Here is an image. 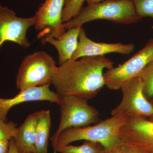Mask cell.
Segmentation results:
<instances>
[{
    "label": "cell",
    "mask_w": 153,
    "mask_h": 153,
    "mask_svg": "<svg viewBox=\"0 0 153 153\" xmlns=\"http://www.w3.org/2000/svg\"><path fill=\"white\" fill-rule=\"evenodd\" d=\"M105 56L81 57L57 67L51 84L59 96L74 95L92 99L105 85L103 71L114 67Z\"/></svg>",
    "instance_id": "6da1fadb"
},
{
    "label": "cell",
    "mask_w": 153,
    "mask_h": 153,
    "mask_svg": "<svg viewBox=\"0 0 153 153\" xmlns=\"http://www.w3.org/2000/svg\"><path fill=\"white\" fill-rule=\"evenodd\" d=\"M128 119L112 116L93 126L71 128L51 137L53 150L56 153L60 148L76 141L84 140L101 144L106 153L118 152L122 146L120 131Z\"/></svg>",
    "instance_id": "7a4b0ae2"
},
{
    "label": "cell",
    "mask_w": 153,
    "mask_h": 153,
    "mask_svg": "<svg viewBox=\"0 0 153 153\" xmlns=\"http://www.w3.org/2000/svg\"><path fill=\"white\" fill-rule=\"evenodd\" d=\"M142 19L137 14L130 0H106L88 4L76 17L64 23V27L67 30L82 27L88 22L97 20L128 25L137 23Z\"/></svg>",
    "instance_id": "3957f363"
},
{
    "label": "cell",
    "mask_w": 153,
    "mask_h": 153,
    "mask_svg": "<svg viewBox=\"0 0 153 153\" xmlns=\"http://www.w3.org/2000/svg\"><path fill=\"white\" fill-rule=\"evenodd\" d=\"M53 57L44 51L29 54L23 59L16 76V85L20 91L50 85L57 68Z\"/></svg>",
    "instance_id": "277c9868"
},
{
    "label": "cell",
    "mask_w": 153,
    "mask_h": 153,
    "mask_svg": "<svg viewBox=\"0 0 153 153\" xmlns=\"http://www.w3.org/2000/svg\"><path fill=\"white\" fill-rule=\"evenodd\" d=\"M60 123L53 136L64 130L80 128L98 123L101 120L98 111L88 103V100L74 95L60 96Z\"/></svg>",
    "instance_id": "5b68a950"
},
{
    "label": "cell",
    "mask_w": 153,
    "mask_h": 153,
    "mask_svg": "<svg viewBox=\"0 0 153 153\" xmlns=\"http://www.w3.org/2000/svg\"><path fill=\"white\" fill-rule=\"evenodd\" d=\"M122 99L112 110V116L132 118L153 117V105L144 92L140 76H136L126 82L120 88Z\"/></svg>",
    "instance_id": "8992f818"
},
{
    "label": "cell",
    "mask_w": 153,
    "mask_h": 153,
    "mask_svg": "<svg viewBox=\"0 0 153 153\" xmlns=\"http://www.w3.org/2000/svg\"><path fill=\"white\" fill-rule=\"evenodd\" d=\"M153 61V38L128 60L103 73L105 85L110 90H117L128 81L139 76L143 69Z\"/></svg>",
    "instance_id": "52a82bcc"
},
{
    "label": "cell",
    "mask_w": 153,
    "mask_h": 153,
    "mask_svg": "<svg viewBox=\"0 0 153 153\" xmlns=\"http://www.w3.org/2000/svg\"><path fill=\"white\" fill-rule=\"evenodd\" d=\"M66 0H45L35 15L37 38L42 44L49 38L57 39L66 32L62 22V13Z\"/></svg>",
    "instance_id": "ba28073f"
},
{
    "label": "cell",
    "mask_w": 153,
    "mask_h": 153,
    "mask_svg": "<svg viewBox=\"0 0 153 153\" xmlns=\"http://www.w3.org/2000/svg\"><path fill=\"white\" fill-rule=\"evenodd\" d=\"M36 22L35 15L29 18L19 17L13 10L0 4V48L6 41L29 48L31 44L27 38V31L35 26Z\"/></svg>",
    "instance_id": "9c48e42d"
},
{
    "label": "cell",
    "mask_w": 153,
    "mask_h": 153,
    "mask_svg": "<svg viewBox=\"0 0 153 153\" xmlns=\"http://www.w3.org/2000/svg\"><path fill=\"white\" fill-rule=\"evenodd\" d=\"M122 144L142 153H153V120L145 118L128 119L119 134Z\"/></svg>",
    "instance_id": "30bf717a"
},
{
    "label": "cell",
    "mask_w": 153,
    "mask_h": 153,
    "mask_svg": "<svg viewBox=\"0 0 153 153\" xmlns=\"http://www.w3.org/2000/svg\"><path fill=\"white\" fill-rule=\"evenodd\" d=\"M134 49V45L133 44L94 42L87 37L85 30L82 27L79 33L77 48L69 60H78L84 57L105 56L106 54L111 53L128 55L133 52Z\"/></svg>",
    "instance_id": "8fae6325"
},
{
    "label": "cell",
    "mask_w": 153,
    "mask_h": 153,
    "mask_svg": "<svg viewBox=\"0 0 153 153\" xmlns=\"http://www.w3.org/2000/svg\"><path fill=\"white\" fill-rule=\"evenodd\" d=\"M49 85L48 84L20 91L19 93L13 98L0 97V120L7 121V115L10 110L24 102L47 101L58 104L60 96L50 90Z\"/></svg>",
    "instance_id": "7c38bea8"
},
{
    "label": "cell",
    "mask_w": 153,
    "mask_h": 153,
    "mask_svg": "<svg viewBox=\"0 0 153 153\" xmlns=\"http://www.w3.org/2000/svg\"><path fill=\"white\" fill-rule=\"evenodd\" d=\"M81 28L78 27L68 29L57 39L49 38L44 41V44L49 43L57 49L59 66L71 60L74 55L78 45Z\"/></svg>",
    "instance_id": "4fadbf2b"
},
{
    "label": "cell",
    "mask_w": 153,
    "mask_h": 153,
    "mask_svg": "<svg viewBox=\"0 0 153 153\" xmlns=\"http://www.w3.org/2000/svg\"><path fill=\"white\" fill-rule=\"evenodd\" d=\"M36 113H33L17 127L13 139L19 153H36Z\"/></svg>",
    "instance_id": "5bb4252c"
},
{
    "label": "cell",
    "mask_w": 153,
    "mask_h": 153,
    "mask_svg": "<svg viewBox=\"0 0 153 153\" xmlns=\"http://www.w3.org/2000/svg\"><path fill=\"white\" fill-rule=\"evenodd\" d=\"M36 116V153H47L51 116L49 110L35 112Z\"/></svg>",
    "instance_id": "9a60e30c"
},
{
    "label": "cell",
    "mask_w": 153,
    "mask_h": 153,
    "mask_svg": "<svg viewBox=\"0 0 153 153\" xmlns=\"http://www.w3.org/2000/svg\"><path fill=\"white\" fill-rule=\"evenodd\" d=\"M61 153H106L103 146L98 143L85 141L79 146L68 145L57 150Z\"/></svg>",
    "instance_id": "2e32d148"
},
{
    "label": "cell",
    "mask_w": 153,
    "mask_h": 153,
    "mask_svg": "<svg viewBox=\"0 0 153 153\" xmlns=\"http://www.w3.org/2000/svg\"><path fill=\"white\" fill-rule=\"evenodd\" d=\"M86 0H66L63 13L62 22L66 23L76 16L82 8Z\"/></svg>",
    "instance_id": "e0dca14e"
},
{
    "label": "cell",
    "mask_w": 153,
    "mask_h": 153,
    "mask_svg": "<svg viewBox=\"0 0 153 153\" xmlns=\"http://www.w3.org/2000/svg\"><path fill=\"white\" fill-rule=\"evenodd\" d=\"M139 76L143 84L144 92L146 97H153V61L141 72Z\"/></svg>",
    "instance_id": "ac0fdd59"
},
{
    "label": "cell",
    "mask_w": 153,
    "mask_h": 153,
    "mask_svg": "<svg viewBox=\"0 0 153 153\" xmlns=\"http://www.w3.org/2000/svg\"><path fill=\"white\" fill-rule=\"evenodd\" d=\"M138 16L143 19L150 17L153 19V0H130Z\"/></svg>",
    "instance_id": "d6986e66"
},
{
    "label": "cell",
    "mask_w": 153,
    "mask_h": 153,
    "mask_svg": "<svg viewBox=\"0 0 153 153\" xmlns=\"http://www.w3.org/2000/svg\"><path fill=\"white\" fill-rule=\"evenodd\" d=\"M17 128V124L13 121L7 122L0 120V142L13 138Z\"/></svg>",
    "instance_id": "ffe728a7"
},
{
    "label": "cell",
    "mask_w": 153,
    "mask_h": 153,
    "mask_svg": "<svg viewBox=\"0 0 153 153\" xmlns=\"http://www.w3.org/2000/svg\"><path fill=\"white\" fill-rule=\"evenodd\" d=\"M10 140L0 142V153H8Z\"/></svg>",
    "instance_id": "44dd1931"
},
{
    "label": "cell",
    "mask_w": 153,
    "mask_h": 153,
    "mask_svg": "<svg viewBox=\"0 0 153 153\" xmlns=\"http://www.w3.org/2000/svg\"><path fill=\"white\" fill-rule=\"evenodd\" d=\"M120 151L122 153H142L132 148L123 144L121 146Z\"/></svg>",
    "instance_id": "7402d4cb"
},
{
    "label": "cell",
    "mask_w": 153,
    "mask_h": 153,
    "mask_svg": "<svg viewBox=\"0 0 153 153\" xmlns=\"http://www.w3.org/2000/svg\"><path fill=\"white\" fill-rule=\"evenodd\" d=\"M8 153H19L14 144V140L13 138L10 140Z\"/></svg>",
    "instance_id": "603a6c76"
},
{
    "label": "cell",
    "mask_w": 153,
    "mask_h": 153,
    "mask_svg": "<svg viewBox=\"0 0 153 153\" xmlns=\"http://www.w3.org/2000/svg\"><path fill=\"white\" fill-rule=\"evenodd\" d=\"M104 1H106V0H86L85 1L87 2L88 4H94V3L100 2Z\"/></svg>",
    "instance_id": "cb8c5ba5"
},
{
    "label": "cell",
    "mask_w": 153,
    "mask_h": 153,
    "mask_svg": "<svg viewBox=\"0 0 153 153\" xmlns=\"http://www.w3.org/2000/svg\"><path fill=\"white\" fill-rule=\"evenodd\" d=\"M113 153H122L120 151H118V152H114Z\"/></svg>",
    "instance_id": "d4e9b609"
},
{
    "label": "cell",
    "mask_w": 153,
    "mask_h": 153,
    "mask_svg": "<svg viewBox=\"0 0 153 153\" xmlns=\"http://www.w3.org/2000/svg\"><path fill=\"white\" fill-rule=\"evenodd\" d=\"M152 29H153V26H152Z\"/></svg>",
    "instance_id": "484cf974"
},
{
    "label": "cell",
    "mask_w": 153,
    "mask_h": 153,
    "mask_svg": "<svg viewBox=\"0 0 153 153\" xmlns=\"http://www.w3.org/2000/svg\"><path fill=\"white\" fill-rule=\"evenodd\" d=\"M152 104L153 105V104H152ZM152 118L153 119V117Z\"/></svg>",
    "instance_id": "4316f807"
}]
</instances>
